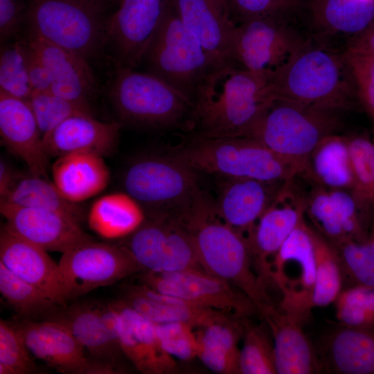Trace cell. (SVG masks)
<instances>
[{"instance_id": "ba28073f", "label": "cell", "mask_w": 374, "mask_h": 374, "mask_svg": "<svg viewBox=\"0 0 374 374\" xmlns=\"http://www.w3.org/2000/svg\"><path fill=\"white\" fill-rule=\"evenodd\" d=\"M123 186L148 214L177 219L186 215L204 193L197 172L170 153L133 161L123 176Z\"/></svg>"}, {"instance_id": "5b68a950", "label": "cell", "mask_w": 374, "mask_h": 374, "mask_svg": "<svg viewBox=\"0 0 374 374\" xmlns=\"http://www.w3.org/2000/svg\"><path fill=\"white\" fill-rule=\"evenodd\" d=\"M121 120L157 130L194 128V105L186 95L147 71L117 66L109 92Z\"/></svg>"}, {"instance_id": "db71d44e", "label": "cell", "mask_w": 374, "mask_h": 374, "mask_svg": "<svg viewBox=\"0 0 374 374\" xmlns=\"http://www.w3.org/2000/svg\"><path fill=\"white\" fill-rule=\"evenodd\" d=\"M220 9L230 17L229 9L227 0H213ZM231 18V17H230Z\"/></svg>"}, {"instance_id": "d4e9b609", "label": "cell", "mask_w": 374, "mask_h": 374, "mask_svg": "<svg viewBox=\"0 0 374 374\" xmlns=\"http://www.w3.org/2000/svg\"><path fill=\"white\" fill-rule=\"evenodd\" d=\"M42 319L66 328L90 358L121 369L120 361L124 354L108 334L98 303L74 302L59 305Z\"/></svg>"}, {"instance_id": "44dd1931", "label": "cell", "mask_w": 374, "mask_h": 374, "mask_svg": "<svg viewBox=\"0 0 374 374\" xmlns=\"http://www.w3.org/2000/svg\"><path fill=\"white\" fill-rule=\"evenodd\" d=\"M184 25L221 66L237 64L236 24L213 0H173Z\"/></svg>"}, {"instance_id": "4fadbf2b", "label": "cell", "mask_w": 374, "mask_h": 374, "mask_svg": "<svg viewBox=\"0 0 374 374\" xmlns=\"http://www.w3.org/2000/svg\"><path fill=\"white\" fill-rule=\"evenodd\" d=\"M173 0H121L107 24V44L116 66L134 69L143 60Z\"/></svg>"}, {"instance_id": "7402d4cb", "label": "cell", "mask_w": 374, "mask_h": 374, "mask_svg": "<svg viewBox=\"0 0 374 374\" xmlns=\"http://www.w3.org/2000/svg\"><path fill=\"white\" fill-rule=\"evenodd\" d=\"M0 261L58 305L67 303L58 263L47 251L13 234L3 224L0 231Z\"/></svg>"}, {"instance_id": "83f0119b", "label": "cell", "mask_w": 374, "mask_h": 374, "mask_svg": "<svg viewBox=\"0 0 374 374\" xmlns=\"http://www.w3.org/2000/svg\"><path fill=\"white\" fill-rule=\"evenodd\" d=\"M53 182L69 200L79 203L93 197L107 186L109 169L103 157L89 152L65 154L51 167Z\"/></svg>"}, {"instance_id": "c3c4849f", "label": "cell", "mask_w": 374, "mask_h": 374, "mask_svg": "<svg viewBox=\"0 0 374 374\" xmlns=\"http://www.w3.org/2000/svg\"><path fill=\"white\" fill-rule=\"evenodd\" d=\"M355 83H362L374 88V51L345 49Z\"/></svg>"}, {"instance_id": "8992f818", "label": "cell", "mask_w": 374, "mask_h": 374, "mask_svg": "<svg viewBox=\"0 0 374 374\" xmlns=\"http://www.w3.org/2000/svg\"><path fill=\"white\" fill-rule=\"evenodd\" d=\"M340 114L275 98L247 137L287 161L296 175L316 146L339 133Z\"/></svg>"}, {"instance_id": "ee69618b", "label": "cell", "mask_w": 374, "mask_h": 374, "mask_svg": "<svg viewBox=\"0 0 374 374\" xmlns=\"http://www.w3.org/2000/svg\"><path fill=\"white\" fill-rule=\"evenodd\" d=\"M157 335L163 350L183 361H190L197 355V333L188 323L173 321L156 323Z\"/></svg>"}, {"instance_id": "6da1fadb", "label": "cell", "mask_w": 374, "mask_h": 374, "mask_svg": "<svg viewBox=\"0 0 374 374\" xmlns=\"http://www.w3.org/2000/svg\"><path fill=\"white\" fill-rule=\"evenodd\" d=\"M273 100L265 76L236 64L218 68L193 99L194 128L203 136L247 137Z\"/></svg>"}, {"instance_id": "836d02e7", "label": "cell", "mask_w": 374, "mask_h": 374, "mask_svg": "<svg viewBox=\"0 0 374 374\" xmlns=\"http://www.w3.org/2000/svg\"><path fill=\"white\" fill-rule=\"evenodd\" d=\"M353 175L351 190L362 213L374 211V139L366 134L348 136Z\"/></svg>"}, {"instance_id": "f1b7e54d", "label": "cell", "mask_w": 374, "mask_h": 374, "mask_svg": "<svg viewBox=\"0 0 374 374\" xmlns=\"http://www.w3.org/2000/svg\"><path fill=\"white\" fill-rule=\"evenodd\" d=\"M298 175L319 187L351 192L353 175L348 136L336 133L324 138Z\"/></svg>"}, {"instance_id": "52a82bcc", "label": "cell", "mask_w": 374, "mask_h": 374, "mask_svg": "<svg viewBox=\"0 0 374 374\" xmlns=\"http://www.w3.org/2000/svg\"><path fill=\"white\" fill-rule=\"evenodd\" d=\"M30 33L89 60L107 44V2L26 0Z\"/></svg>"}, {"instance_id": "74e56055", "label": "cell", "mask_w": 374, "mask_h": 374, "mask_svg": "<svg viewBox=\"0 0 374 374\" xmlns=\"http://www.w3.org/2000/svg\"><path fill=\"white\" fill-rule=\"evenodd\" d=\"M334 303L336 318L344 327L374 328V288L352 285L341 290Z\"/></svg>"}, {"instance_id": "30bf717a", "label": "cell", "mask_w": 374, "mask_h": 374, "mask_svg": "<svg viewBox=\"0 0 374 374\" xmlns=\"http://www.w3.org/2000/svg\"><path fill=\"white\" fill-rule=\"evenodd\" d=\"M236 26L237 64L265 76L269 82L311 37L300 14L256 17Z\"/></svg>"}, {"instance_id": "1f68e13d", "label": "cell", "mask_w": 374, "mask_h": 374, "mask_svg": "<svg viewBox=\"0 0 374 374\" xmlns=\"http://www.w3.org/2000/svg\"><path fill=\"white\" fill-rule=\"evenodd\" d=\"M0 203L59 212L79 223L84 219L83 210L78 203L66 199L48 179L32 174L17 176Z\"/></svg>"}, {"instance_id": "9a60e30c", "label": "cell", "mask_w": 374, "mask_h": 374, "mask_svg": "<svg viewBox=\"0 0 374 374\" xmlns=\"http://www.w3.org/2000/svg\"><path fill=\"white\" fill-rule=\"evenodd\" d=\"M304 218L303 195L290 179L260 217L247 240L253 269L267 290L272 285L271 265L275 256Z\"/></svg>"}, {"instance_id": "f907efd6", "label": "cell", "mask_w": 374, "mask_h": 374, "mask_svg": "<svg viewBox=\"0 0 374 374\" xmlns=\"http://www.w3.org/2000/svg\"><path fill=\"white\" fill-rule=\"evenodd\" d=\"M355 86L359 105L374 124V88L362 83H355Z\"/></svg>"}, {"instance_id": "f35d334b", "label": "cell", "mask_w": 374, "mask_h": 374, "mask_svg": "<svg viewBox=\"0 0 374 374\" xmlns=\"http://www.w3.org/2000/svg\"><path fill=\"white\" fill-rule=\"evenodd\" d=\"M116 309L130 323L154 364L156 374L170 373L177 369L172 356L168 354L160 343L156 323L127 305L121 299L112 301Z\"/></svg>"}, {"instance_id": "277c9868", "label": "cell", "mask_w": 374, "mask_h": 374, "mask_svg": "<svg viewBox=\"0 0 374 374\" xmlns=\"http://www.w3.org/2000/svg\"><path fill=\"white\" fill-rule=\"evenodd\" d=\"M170 153L196 172L219 178L286 182L295 176L290 164L249 137H207L197 134Z\"/></svg>"}, {"instance_id": "7a4b0ae2", "label": "cell", "mask_w": 374, "mask_h": 374, "mask_svg": "<svg viewBox=\"0 0 374 374\" xmlns=\"http://www.w3.org/2000/svg\"><path fill=\"white\" fill-rule=\"evenodd\" d=\"M269 88L274 98L339 113L359 105L345 49L312 36Z\"/></svg>"}, {"instance_id": "ab89813d", "label": "cell", "mask_w": 374, "mask_h": 374, "mask_svg": "<svg viewBox=\"0 0 374 374\" xmlns=\"http://www.w3.org/2000/svg\"><path fill=\"white\" fill-rule=\"evenodd\" d=\"M0 90L27 101L33 91L27 71L24 41L1 47Z\"/></svg>"}, {"instance_id": "60d3db41", "label": "cell", "mask_w": 374, "mask_h": 374, "mask_svg": "<svg viewBox=\"0 0 374 374\" xmlns=\"http://www.w3.org/2000/svg\"><path fill=\"white\" fill-rule=\"evenodd\" d=\"M312 185L306 195L305 214H307L319 232L332 244L337 245L347 240L338 211L328 189Z\"/></svg>"}, {"instance_id": "816d5d0a", "label": "cell", "mask_w": 374, "mask_h": 374, "mask_svg": "<svg viewBox=\"0 0 374 374\" xmlns=\"http://www.w3.org/2000/svg\"><path fill=\"white\" fill-rule=\"evenodd\" d=\"M374 51V21L363 33L353 39L345 49Z\"/></svg>"}, {"instance_id": "e575fe53", "label": "cell", "mask_w": 374, "mask_h": 374, "mask_svg": "<svg viewBox=\"0 0 374 374\" xmlns=\"http://www.w3.org/2000/svg\"><path fill=\"white\" fill-rule=\"evenodd\" d=\"M0 292L7 304L26 319L42 318L59 306L39 289L13 274L1 261Z\"/></svg>"}, {"instance_id": "484cf974", "label": "cell", "mask_w": 374, "mask_h": 374, "mask_svg": "<svg viewBox=\"0 0 374 374\" xmlns=\"http://www.w3.org/2000/svg\"><path fill=\"white\" fill-rule=\"evenodd\" d=\"M260 314L273 338L278 374H312L320 370L319 361L300 321L274 304Z\"/></svg>"}, {"instance_id": "e0dca14e", "label": "cell", "mask_w": 374, "mask_h": 374, "mask_svg": "<svg viewBox=\"0 0 374 374\" xmlns=\"http://www.w3.org/2000/svg\"><path fill=\"white\" fill-rule=\"evenodd\" d=\"M0 211L8 231L47 251L64 253L94 240L80 223L59 212L5 203Z\"/></svg>"}, {"instance_id": "3957f363", "label": "cell", "mask_w": 374, "mask_h": 374, "mask_svg": "<svg viewBox=\"0 0 374 374\" xmlns=\"http://www.w3.org/2000/svg\"><path fill=\"white\" fill-rule=\"evenodd\" d=\"M189 231L204 270L244 293L261 314L273 303L253 266L246 239L217 215L204 193L180 220Z\"/></svg>"}, {"instance_id": "d590c367", "label": "cell", "mask_w": 374, "mask_h": 374, "mask_svg": "<svg viewBox=\"0 0 374 374\" xmlns=\"http://www.w3.org/2000/svg\"><path fill=\"white\" fill-rule=\"evenodd\" d=\"M245 321L243 345L240 352L242 374L277 373L273 338L265 324L251 325Z\"/></svg>"}, {"instance_id": "d6986e66", "label": "cell", "mask_w": 374, "mask_h": 374, "mask_svg": "<svg viewBox=\"0 0 374 374\" xmlns=\"http://www.w3.org/2000/svg\"><path fill=\"white\" fill-rule=\"evenodd\" d=\"M214 202L219 217L247 240L257 222L285 182L251 178H220Z\"/></svg>"}, {"instance_id": "ffe728a7", "label": "cell", "mask_w": 374, "mask_h": 374, "mask_svg": "<svg viewBox=\"0 0 374 374\" xmlns=\"http://www.w3.org/2000/svg\"><path fill=\"white\" fill-rule=\"evenodd\" d=\"M1 142L27 165L30 174L48 179V160L33 110L24 100L0 90Z\"/></svg>"}, {"instance_id": "9c48e42d", "label": "cell", "mask_w": 374, "mask_h": 374, "mask_svg": "<svg viewBox=\"0 0 374 374\" xmlns=\"http://www.w3.org/2000/svg\"><path fill=\"white\" fill-rule=\"evenodd\" d=\"M143 62L147 72L193 99L220 66L171 8ZM228 66V65H227Z\"/></svg>"}, {"instance_id": "bcb514c9", "label": "cell", "mask_w": 374, "mask_h": 374, "mask_svg": "<svg viewBox=\"0 0 374 374\" xmlns=\"http://www.w3.org/2000/svg\"><path fill=\"white\" fill-rule=\"evenodd\" d=\"M26 0H0V39L3 43L15 36L26 20Z\"/></svg>"}, {"instance_id": "f5cc1de1", "label": "cell", "mask_w": 374, "mask_h": 374, "mask_svg": "<svg viewBox=\"0 0 374 374\" xmlns=\"http://www.w3.org/2000/svg\"><path fill=\"white\" fill-rule=\"evenodd\" d=\"M17 176L10 166L3 159L0 160V199L6 197Z\"/></svg>"}, {"instance_id": "681fc988", "label": "cell", "mask_w": 374, "mask_h": 374, "mask_svg": "<svg viewBox=\"0 0 374 374\" xmlns=\"http://www.w3.org/2000/svg\"><path fill=\"white\" fill-rule=\"evenodd\" d=\"M28 78L33 91H50L48 72L35 51L26 40L24 41Z\"/></svg>"}, {"instance_id": "4dcf8cb0", "label": "cell", "mask_w": 374, "mask_h": 374, "mask_svg": "<svg viewBox=\"0 0 374 374\" xmlns=\"http://www.w3.org/2000/svg\"><path fill=\"white\" fill-rule=\"evenodd\" d=\"M330 369L341 374H374V328L344 327L330 338Z\"/></svg>"}, {"instance_id": "603a6c76", "label": "cell", "mask_w": 374, "mask_h": 374, "mask_svg": "<svg viewBox=\"0 0 374 374\" xmlns=\"http://www.w3.org/2000/svg\"><path fill=\"white\" fill-rule=\"evenodd\" d=\"M26 40L43 62L52 93L70 100L90 104L97 84L86 58L30 33Z\"/></svg>"}, {"instance_id": "8fae6325", "label": "cell", "mask_w": 374, "mask_h": 374, "mask_svg": "<svg viewBox=\"0 0 374 374\" xmlns=\"http://www.w3.org/2000/svg\"><path fill=\"white\" fill-rule=\"evenodd\" d=\"M58 265L66 303L143 271L123 245L95 240L62 253Z\"/></svg>"}, {"instance_id": "5bb4252c", "label": "cell", "mask_w": 374, "mask_h": 374, "mask_svg": "<svg viewBox=\"0 0 374 374\" xmlns=\"http://www.w3.org/2000/svg\"><path fill=\"white\" fill-rule=\"evenodd\" d=\"M139 283L159 292L198 306L247 318L258 312L253 303L230 283L206 271L188 269L174 272L142 271Z\"/></svg>"}, {"instance_id": "7bdbcfd3", "label": "cell", "mask_w": 374, "mask_h": 374, "mask_svg": "<svg viewBox=\"0 0 374 374\" xmlns=\"http://www.w3.org/2000/svg\"><path fill=\"white\" fill-rule=\"evenodd\" d=\"M19 332L11 322L0 320V374L39 373Z\"/></svg>"}, {"instance_id": "7c38bea8", "label": "cell", "mask_w": 374, "mask_h": 374, "mask_svg": "<svg viewBox=\"0 0 374 374\" xmlns=\"http://www.w3.org/2000/svg\"><path fill=\"white\" fill-rule=\"evenodd\" d=\"M315 264L311 229L304 218L282 244L271 265L272 285L281 295L278 307L303 324L313 308Z\"/></svg>"}, {"instance_id": "4316f807", "label": "cell", "mask_w": 374, "mask_h": 374, "mask_svg": "<svg viewBox=\"0 0 374 374\" xmlns=\"http://www.w3.org/2000/svg\"><path fill=\"white\" fill-rule=\"evenodd\" d=\"M120 299L155 323L181 321L202 328L231 315L159 292L140 283L124 285Z\"/></svg>"}, {"instance_id": "7dc6e473", "label": "cell", "mask_w": 374, "mask_h": 374, "mask_svg": "<svg viewBox=\"0 0 374 374\" xmlns=\"http://www.w3.org/2000/svg\"><path fill=\"white\" fill-rule=\"evenodd\" d=\"M197 357L213 372L220 374L240 373L238 359L226 353L199 343L197 346Z\"/></svg>"}, {"instance_id": "cb8c5ba5", "label": "cell", "mask_w": 374, "mask_h": 374, "mask_svg": "<svg viewBox=\"0 0 374 374\" xmlns=\"http://www.w3.org/2000/svg\"><path fill=\"white\" fill-rule=\"evenodd\" d=\"M120 125L103 122L92 114L70 117L42 137L48 157H59L75 152H89L103 157L116 148Z\"/></svg>"}, {"instance_id": "ac0fdd59", "label": "cell", "mask_w": 374, "mask_h": 374, "mask_svg": "<svg viewBox=\"0 0 374 374\" xmlns=\"http://www.w3.org/2000/svg\"><path fill=\"white\" fill-rule=\"evenodd\" d=\"M300 15L313 38L345 49L374 21V0H302Z\"/></svg>"}, {"instance_id": "8d00e7d4", "label": "cell", "mask_w": 374, "mask_h": 374, "mask_svg": "<svg viewBox=\"0 0 374 374\" xmlns=\"http://www.w3.org/2000/svg\"><path fill=\"white\" fill-rule=\"evenodd\" d=\"M28 102L42 137L70 117L92 114L90 104L70 100L51 91H33Z\"/></svg>"}, {"instance_id": "11a10c76", "label": "cell", "mask_w": 374, "mask_h": 374, "mask_svg": "<svg viewBox=\"0 0 374 374\" xmlns=\"http://www.w3.org/2000/svg\"><path fill=\"white\" fill-rule=\"evenodd\" d=\"M101 1H103L107 2V3L108 2V0H101ZM120 1L121 0H119V2H120Z\"/></svg>"}, {"instance_id": "d6a6232c", "label": "cell", "mask_w": 374, "mask_h": 374, "mask_svg": "<svg viewBox=\"0 0 374 374\" xmlns=\"http://www.w3.org/2000/svg\"><path fill=\"white\" fill-rule=\"evenodd\" d=\"M310 229L316 262L312 306L326 307L334 303L341 292V262L335 245L319 231Z\"/></svg>"}, {"instance_id": "f546056e", "label": "cell", "mask_w": 374, "mask_h": 374, "mask_svg": "<svg viewBox=\"0 0 374 374\" xmlns=\"http://www.w3.org/2000/svg\"><path fill=\"white\" fill-rule=\"evenodd\" d=\"M87 222L90 229L105 239L125 238L145 220L144 208L126 192L104 195L91 204Z\"/></svg>"}, {"instance_id": "b9f144b4", "label": "cell", "mask_w": 374, "mask_h": 374, "mask_svg": "<svg viewBox=\"0 0 374 374\" xmlns=\"http://www.w3.org/2000/svg\"><path fill=\"white\" fill-rule=\"evenodd\" d=\"M342 271L353 283L374 288V238L348 240L335 245Z\"/></svg>"}, {"instance_id": "2e32d148", "label": "cell", "mask_w": 374, "mask_h": 374, "mask_svg": "<svg viewBox=\"0 0 374 374\" xmlns=\"http://www.w3.org/2000/svg\"><path fill=\"white\" fill-rule=\"evenodd\" d=\"M30 353L48 367L66 374H113L121 370L90 358L81 344L63 326L32 319L12 323Z\"/></svg>"}, {"instance_id": "f6af8a7d", "label": "cell", "mask_w": 374, "mask_h": 374, "mask_svg": "<svg viewBox=\"0 0 374 374\" xmlns=\"http://www.w3.org/2000/svg\"><path fill=\"white\" fill-rule=\"evenodd\" d=\"M230 17L237 25L271 15L300 14L302 0H227Z\"/></svg>"}]
</instances>
